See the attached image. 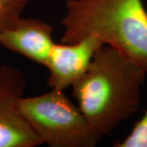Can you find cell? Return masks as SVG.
Segmentation results:
<instances>
[{
  "label": "cell",
  "mask_w": 147,
  "mask_h": 147,
  "mask_svg": "<svg viewBox=\"0 0 147 147\" xmlns=\"http://www.w3.org/2000/svg\"><path fill=\"white\" fill-rule=\"evenodd\" d=\"M61 42L96 37L147 75V11L142 0H66Z\"/></svg>",
  "instance_id": "2"
},
{
  "label": "cell",
  "mask_w": 147,
  "mask_h": 147,
  "mask_svg": "<svg viewBox=\"0 0 147 147\" xmlns=\"http://www.w3.org/2000/svg\"><path fill=\"white\" fill-rule=\"evenodd\" d=\"M104 43L96 37L88 36L73 43H54L45 67L51 89L65 91L72 87L87 71L95 53Z\"/></svg>",
  "instance_id": "5"
},
{
  "label": "cell",
  "mask_w": 147,
  "mask_h": 147,
  "mask_svg": "<svg viewBox=\"0 0 147 147\" xmlns=\"http://www.w3.org/2000/svg\"><path fill=\"white\" fill-rule=\"evenodd\" d=\"M16 109L42 145L94 147L101 139L64 91L52 88L43 94L21 96L16 101Z\"/></svg>",
  "instance_id": "3"
},
{
  "label": "cell",
  "mask_w": 147,
  "mask_h": 147,
  "mask_svg": "<svg viewBox=\"0 0 147 147\" xmlns=\"http://www.w3.org/2000/svg\"><path fill=\"white\" fill-rule=\"evenodd\" d=\"M26 77L20 69L0 64V147H37L42 145L16 109L24 96Z\"/></svg>",
  "instance_id": "4"
},
{
  "label": "cell",
  "mask_w": 147,
  "mask_h": 147,
  "mask_svg": "<svg viewBox=\"0 0 147 147\" xmlns=\"http://www.w3.org/2000/svg\"><path fill=\"white\" fill-rule=\"evenodd\" d=\"M53 26L39 18L21 17L0 33V45L5 49L45 66L54 45Z\"/></svg>",
  "instance_id": "6"
},
{
  "label": "cell",
  "mask_w": 147,
  "mask_h": 147,
  "mask_svg": "<svg viewBox=\"0 0 147 147\" xmlns=\"http://www.w3.org/2000/svg\"><path fill=\"white\" fill-rule=\"evenodd\" d=\"M146 76L138 65L109 45L95 53L87 71L71 88L77 105L100 138L137 113Z\"/></svg>",
  "instance_id": "1"
},
{
  "label": "cell",
  "mask_w": 147,
  "mask_h": 147,
  "mask_svg": "<svg viewBox=\"0 0 147 147\" xmlns=\"http://www.w3.org/2000/svg\"><path fill=\"white\" fill-rule=\"evenodd\" d=\"M115 147H147V110L135 123L131 131L122 140L114 142Z\"/></svg>",
  "instance_id": "8"
},
{
  "label": "cell",
  "mask_w": 147,
  "mask_h": 147,
  "mask_svg": "<svg viewBox=\"0 0 147 147\" xmlns=\"http://www.w3.org/2000/svg\"><path fill=\"white\" fill-rule=\"evenodd\" d=\"M29 0H0V33L22 17Z\"/></svg>",
  "instance_id": "7"
}]
</instances>
